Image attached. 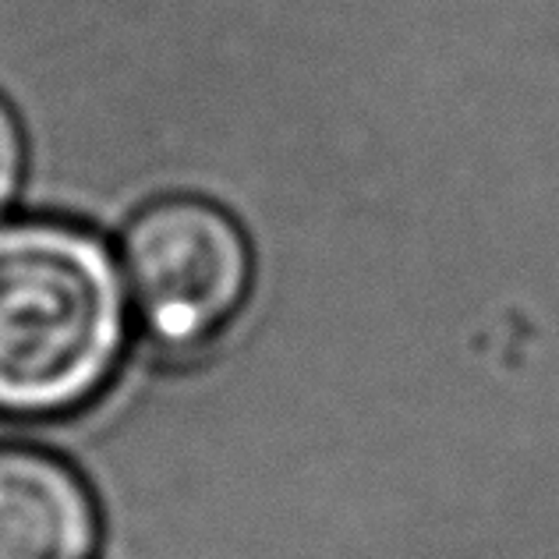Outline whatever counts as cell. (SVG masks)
<instances>
[{"label": "cell", "mask_w": 559, "mask_h": 559, "mask_svg": "<svg viewBox=\"0 0 559 559\" xmlns=\"http://www.w3.org/2000/svg\"><path fill=\"white\" fill-rule=\"evenodd\" d=\"M25 178V131L11 103L0 96V216L19 199Z\"/></svg>", "instance_id": "4"}, {"label": "cell", "mask_w": 559, "mask_h": 559, "mask_svg": "<svg viewBox=\"0 0 559 559\" xmlns=\"http://www.w3.org/2000/svg\"><path fill=\"white\" fill-rule=\"evenodd\" d=\"M99 513L79 471L36 447H0V559H93Z\"/></svg>", "instance_id": "3"}, {"label": "cell", "mask_w": 559, "mask_h": 559, "mask_svg": "<svg viewBox=\"0 0 559 559\" xmlns=\"http://www.w3.org/2000/svg\"><path fill=\"white\" fill-rule=\"evenodd\" d=\"M121 270L145 333L167 347H195L245 308L252 248L216 202L159 199L131 219Z\"/></svg>", "instance_id": "2"}, {"label": "cell", "mask_w": 559, "mask_h": 559, "mask_svg": "<svg viewBox=\"0 0 559 559\" xmlns=\"http://www.w3.org/2000/svg\"><path fill=\"white\" fill-rule=\"evenodd\" d=\"M121 262L61 219L0 224V415H71L107 386L128 344Z\"/></svg>", "instance_id": "1"}]
</instances>
